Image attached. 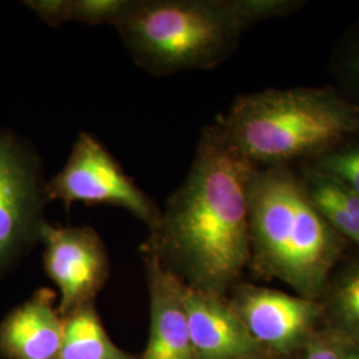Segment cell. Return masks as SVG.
Returning a JSON list of instances; mask_svg holds the SVG:
<instances>
[{
  "label": "cell",
  "instance_id": "cell-1",
  "mask_svg": "<svg viewBox=\"0 0 359 359\" xmlns=\"http://www.w3.org/2000/svg\"><path fill=\"white\" fill-rule=\"evenodd\" d=\"M253 170L218 116L204 127L188 175L149 238L187 285L221 297L238 285L250 259L248 188Z\"/></svg>",
  "mask_w": 359,
  "mask_h": 359
},
{
  "label": "cell",
  "instance_id": "cell-2",
  "mask_svg": "<svg viewBox=\"0 0 359 359\" xmlns=\"http://www.w3.org/2000/svg\"><path fill=\"white\" fill-rule=\"evenodd\" d=\"M249 268L297 294H323L346 240L309 194L295 167L255 168L248 188Z\"/></svg>",
  "mask_w": 359,
  "mask_h": 359
},
{
  "label": "cell",
  "instance_id": "cell-3",
  "mask_svg": "<svg viewBox=\"0 0 359 359\" xmlns=\"http://www.w3.org/2000/svg\"><path fill=\"white\" fill-rule=\"evenodd\" d=\"M218 117L255 168L298 167L359 130V108L333 86L245 93Z\"/></svg>",
  "mask_w": 359,
  "mask_h": 359
},
{
  "label": "cell",
  "instance_id": "cell-4",
  "mask_svg": "<svg viewBox=\"0 0 359 359\" xmlns=\"http://www.w3.org/2000/svg\"><path fill=\"white\" fill-rule=\"evenodd\" d=\"M115 28L133 62L158 76L217 67L249 29L237 0H129Z\"/></svg>",
  "mask_w": 359,
  "mask_h": 359
},
{
  "label": "cell",
  "instance_id": "cell-5",
  "mask_svg": "<svg viewBox=\"0 0 359 359\" xmlns=\"http://www.w3.org/2000/svg\"><path fill=\"white\" fill-rule=\"evenodd\" d=\"M47 203L60 201L67 209L76 203L114 205L128 210L151 231L161 218V209L129 177L112 154L90 133H79L62 168L46 184Z\"/></svg>",
  "mask_w": 359,
  "mask_h": 359
},
{
  "label": "cell",
  "instance_id": "cell-6",
  "mask_svg": "<svg viewBox=\"0 0 359 359\" xmlns=\"http://www.w3.org/2000/svg\"><path fill=\"white\" fill-rule=\"evenodd\" d=\"M46 184L35 148L0 128V274L40 243Z\"/></svg>",
  "mask_w": 359,
  "mask_h": 359
},
{
  "label": "cell",
  "instance_id": "cell-7",
  "mask_svg": "<svg viewBox=\"0 0 359 359\" xmlns=\"http://www.w3.org/2000/svg\"><path fill=\"white\" fill-rule=\"evenodd\" d=\"M40 243L44 270L60 294L59 313L65 317L95 302L109 276V258L99 233L90 226L65 228L46 221Z\"/></svg>",
  "mask_w": 359,
  "mask_h": 359
},
{
  "label": "cell",
  "instance_id": "cell-8",
  "mask_svg": "<svg viewBox=\"0 0 359 359\" xmlns=\"http://www.w3.org/2000/svg\"><path fill=\"white\" fill-rule=\"evenodd\" d=\"M229 304L261 346L287 353L309 339L321 314L317 299L253 285H236Z\"/></svg>",
  "mask_w": 359,
  "mask_h": 359
},
{
  "label": "cell",
  "instance_id": "cell-9",
  "mask_svg": "<svg viewBox=\"0 0 359 359\" xmlns=\"http://www.w3.org/2000/svg\"><path fill=\"white\" fill-rule=\"evenodd\" d=\"M149 290L151 330L140 359H196L193 354L185 283L163 262L151 241L142 248Z\"/></svg>",
  "mask_w": 359,
  "mask_h": 359
},
{
  "label": "cell",
  "instance_id": "cell-10",
  "mask_svg": "<svg viewBox=\"0 0 359 359\" xmlns=\"http://www.w3.org/2000/svg\"><path fill=\"white\" fill-rule=\"evenodd\" d=\"M185 308L194 358H256L262 346L224 297L185 283Z\"/></svg>",
  "mask_w": 359,
  "mask_h": 359
},
{
  "label": "cell",
  "instance_id": "cell-11",
  "mask_svg": "<svg viewBox=\"0 0 359 359\" xmlns=\"http://www.w3.org/2000/svg\"><path fill=\"white\" fill-rule=\"evenodd\" d=\"M56 294L43 287L0 322V355L4 359H59L65 317Z\"/></svg>",
  "mask_w": 359,
  "mask_h": 359
},
{
  "label": "cell",
  "instance_id": "cell-12",
  "mask_svg": "<svg viewBox=\"0 0 359 359\" xmlns=\"http://www.w3.org/2000/svg\"><path fill=\"white\" fill-rule=\"evenodd\" d=\"M59 359H137L116 345L104 329L95 302L65 317Z\"/></svg>",
  "mask_w": 359,
  "mask_h": 359
},
{
  "label": "cell",
  "instance_id": "cell-13",
  "mask_svg": "<svg viewBox=\"0 0 359 359\" xmlns=\"http://www.w3.org/2000/svg\"><path fill=\"white\" fill-rule=\"evenodd\" d=\"M309 194L322 215L345 240L359 245V196L332 180L301 170Z\"/></svg>",
  "mask_w": 359,
  "mask_h": 359
},
{
  "label": "cell",
  "instance_id": "cell-14",
  "mask_svg": "<svg viewBox=\"0 0 359 359\" xmlns=\"http://www.w3.org/2000/svg\"><path fill=\"white\" fill-rule=\"evenodd\" d=\"M25 4L51 27H60L67 22L115 27L129 0H28Z\"/></svg>",
  "mask_w": 359,
  "mask_h": 359
},
{
  "label": "cell",
  "instance_id": "cell-15",
  "mask_svg": "<svg viewBox=\"0 0 359 359\" xmlns=\"http://www.w3.org/2000/svg\"><path fill=\"white\" fill-rule=\"evenodd\" d=\"M295 168L332 180L359 196V130Z\"/></svg>",
  "mask_w": 359,
  "mask_h": 359
},
{
  "label": "cell",
  "instance_id": "cell-16",
  "mask_svg": "<svg viewBox=\"0 0 359 359\" xmlns=\"http://www.w3.org/2000/svg\"><path fill=\"white\" fill-rule=\"evenodd\" d=\"M329 72L334 88L359 108V20L347 28L334 47Z\"/></svg>",
  "mask_w": 359,
  "mask_h": 359
},
{
  "label": "cell",
  "instance_id": "cell-17",
  "mask_svg": "<svg viewBox=\"0 0 359 359\" xmlns=\"http://www.w3.org/2000/svg\"><path fill=\"white\" fill-rule=\"evenodd\" d=\"M323 293L327 294L338 321L359 337V262L347 265L330 277Z\"/></svg>",
  "mask_w": 359,
  "mask_h": 359
},
{
  "label": "cell",
  "instance_id": "cell-18",
  "mask_svg": "<svg viewBox=\"0 0 359 359\" xmlns=\"http://www.w3.org/2000/svg\"><path fill=\"white\" fill-rule=\"evenodd\" d=\"M248 28L270 19L286 18L306 6L305 0H237Z\"/></svg>",
  "mask_w": 359,
  "mask_h": 359
},
{
  "label": "cell",
  "instance_id": "cell-19",
  "mask_svg": "<svg viewBox=\"0 0 359 359\" xmlns=\"http://www.w3.org/2000/svg\"><path fill=\"white\" fill-rule=\"evenodd\" d=\"M346 344L330 334L309 337L305 359H344Z\"/></svg>",
  "mask_w": 359,
  "mask_h": 359
},
{
  "label": "cell",
  "instance_id": "cell-20",
  "mask_svg": "<svg viewBox=\"0 0 359 359\" xmlns=\"http://www.w3.org/2000/svg\"><path fill=\"white\" fill-rule=\"evenodd\" d=\"M344 359H359V345H346L344 351Z\"/></svg>",
  "mask_w": 359,
  "mask_h": 359
}]
</instances>
